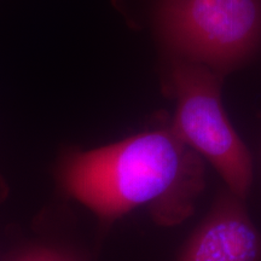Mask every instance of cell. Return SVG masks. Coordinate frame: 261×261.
<instances>
[{
  "mask_svg": "<svg viewBox=\"0 0 261 261\" xmlns=\"http://www.w3.org/2000/svg\"><path fill=\"white\" fill-rule=\"evenodd\" d=\"M60 181L107 223L144 208L156 225L172 227L194 214L205 189V161L168 119L159 120L120 142L67 154Z\"/></svg>",
  "mask_w": 261,
  "mask_h": 261,
  "instance_id": "cell-1",
  "label": "cell"
},
{
  "mask_svg": "<svg viewBox=\"0 0 261 261\" xmlns=\"http://www.w3.org/2000/svg\"><path fill=\"white\" fill-rule=\"evenodd\" d=\"M154 28L168 55L226 76L261 47V0H158Z\"/></svg>",
  "mask_w": 261,
  "mask_h": 261,
  "instance_id": "cell-2",
  "label": "cell"
},
{
  "mask_svg": "<svg viewBox=\"0 0 261 261\" xmlns=\"http://www.w3.org/2000/svg\"><path fill=\"white\" fill-rule=\"evenodd\" d=\"M167 67L165 87L175 102L173 130L217 169L225 188L246 201L254 181L253 158L223 107L224 76L171 55Z\"/></svg>",
  "mask_w": 261,
  "mask_h": 261,
  "instance_id": "cell-3",
  "label": "cell"
},
{
  "mask_svg": "<svg viewBox=\"0 0 261 261\" xmlns=\"http://www.w3.org/2000/svg\"><path fill=\"white\" fill-rule=\"evenodd\" d=\"M178 261H261V231L246 201L224 188L185 241Z\"/></svg>",
  "mask_w": 261,
  "mask_h": 261,
  "instance_id": "cell-4",
  "label": "cell"
},
{
  "mask_svg": "<svg viewBox=\"0 0 261 261\" xmlns=\"http://www.w3.org/2000/svg\"><path fill=\"white\" fill-rule=\"evenodd\" d=\"M55 257H56L55 250L37 249L25 254L19 261H55Z\"/></svg>",
  "mask_w": 261,
  "mask_h": 261,
  "instance_id": "cell-5",
  "label": "cell"
},
{
  "mask_svg": "<svg viewBox=\"0 0 261 261\" xmlns=\"http://www.w3.org/2000/svg\"><path fill=\"white\" fill-rule=\"evenodd\" d=\"M55 261H75V260L73 259V257L56 252V257H55Z\"/></svg>",
  "mask_w": 261,
  "mask_h": 261,
  "instance_id": "cell-6",
  "label": "cell"
}]
</instances>
